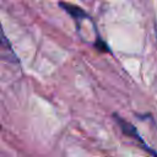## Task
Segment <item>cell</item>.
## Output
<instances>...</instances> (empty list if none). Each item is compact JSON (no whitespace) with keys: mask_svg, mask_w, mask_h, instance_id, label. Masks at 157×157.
I'll use <instances>...</instances> for the list:
<instances>
[{"mask_svg":"<svg viewBox=\"0 0 157 157\" xmlns=\"http://www.w3.org/2000/svg\"><path fill=\"white\" fill-rule=\"evenodd\" d=\"M0 59L10 61V63H17L18 61L15 52L11 48L10 42L7 40V38L2 31L1 23H0Z\"/></svg>","mask_w":157,"mask_h":157,"instance_id":"cell-1","label":"cell"}]
</instances>
